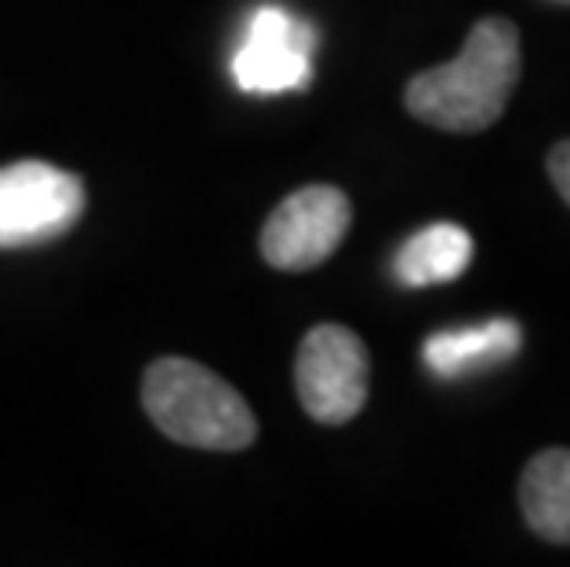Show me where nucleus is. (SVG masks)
I'll return each mask as SVG.
<instances>
[{
    "label": "nucleus",
    "instance_id": "f03ea898",
    "mask_svg": "<svg viewBox=\"0 0 570 567\" xmlns=\"http://www.w3.org/2000/svg\"><path fill=\"white\" fill-rule=\"evenodd\" d=\"M140 398L166 439L196 450L236 453L258 439L247 398L199 361L159 358L144 372Z\"/></svg>",
    "mask_w": 570,
    "mask_h": 567
},
{
    "label": "nucleus",
    "instance_id": "6e6552de",
    "mask_svg": "<svg viewBox=\"0 0 570 567\" xmlns=\"http://www.w3.org/2000/svg\"><path fill=\"white\" fill-rule=\"evenodd\" d=\"M475 258V239L464 225L434 222L409 236L394 255V281L405 287H431L449 284L468 273Z\"/></svg>",
    "mask_w": 570,
    "mask_h": 567
},
{
    "label": "nucleus",
    "instance_id": "1a4fd4ad",
    "mask_svg": "<svg viewBox=\"0 0 570 567\" xmlns=\"http://www.w3.org/2000/svg\"><path fill=\"white\" fill-rule=\"evenodd\" d=\"M523 520L538 538L570 546V450H544L519 479Z\"/></svg>",
    "mask_w": 570,
    "mask_h": 567
},
{
    "label": "nucleus",
    "instance_id": "9d476101",
    "mask_svg": "<svg viewBox=\"0 0 570 567\" xmlns=\"http://www.w3.org/2000/svg\"><path fill=\"white\" fill-rule=\"evenodd\" d=\"M549 177L556 192L563 196V203L570 207V140H560L549 155Z\"/></svg>",
    "mask_w": 570,
    "mask_h": 567
},
{
    "label": "nucleus",
    "instance_id": "20e7f679",
    "mask_svg": "<svg viewBox=\"0 0 570 567\" xmlns=\"http://www.w3.org/2000/svg\"><path fill=\"white\" fill-rule=\"evenodd\" d=\"M368 350L346 324H317L298 343L295 391L317 424H350L368 402Z\"/></svg>",
    "mask_w": 570,
    "mask_h": 567
},
{
    "label": "nucleus",
    "instance_id": "39448f33",
    "mask_svg": "<svg viewBox=\"0 0 570 567\" xmlns=\"http://www.w3.org/2000/svg\"><path fill=\"white\" fill-rule=\"evenodd\" d=\"M354 207L335 185H306L281 199V207L262 225L258 247L273 270L302 273L327 262L350 233Z\"/></svg>",
    "mask_w": 570,
    "mask_h": 567
},
{
    "label": "nucleus",
    "instance_id": "423d86ee",
    "mask_svg": "<svg viewBox=\"0 0 570 567\" xmlns=\"http://www.w3.org/2000/svg\"><path fill=\"white\" fill-rule=\"evenodd\" d=\"M313 48H317V30L306 19L281 4H262L236 45V86L254 96L306 89L313 78Z\"/></svg>",
    "mask_w": 570,
    "mask_h": 567
},
{
    "label": "nucleus",
    "instance_id": "f257e3e1",
    "mask_svg": "<svg viewBox=\"0 0 570 567\" xmlns=\"http://www.w3.org/2000/svg\"><path fill=\"white\" fill-rule=\"evenodd\" d=\"M523 75V45L512 19L490 16L471 27L456 59L405 86L412 118L445 133H482L504 115Z\"/></svg>",
    "mask_w": 570,
    "mask_h": 567
},
{
    "label": "nucleus",
    "instance_id": "0eeeda50",
    "mask_svg": "<svg viewBox=\"0 0 570 567\" xmlns=\"http://www.w3.org/2000/svg\"><path fill=\"white\" fill-rule=\"evenodd\" d=\"M519 346H523V329L512 317H490L482 324H471V329H449L428 335L423 365L439 380H460L504 365L508 358L519 354Z\"/></svg>",
    "mask_w": 570,
    "mask_h": 567
},
{
    "label": "nucleus",
    "instance_id": "7ed1b4c3",
    "mask_svg": "<svg viewBox=\"0 0 570 567\" xmlns=\"http://www.w3.org/2000/svg\"><path fill=\"white\" fill-rule=\"evenodd\" d=\"M85 214V185L52 163L0 166V251L38 247L67 236Z\"/></svg>",
    "mask_w": 570,
    "mask_h": 567
}]
</instances>
